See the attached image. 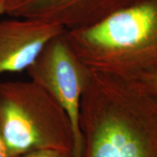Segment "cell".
Returning <instances> with one entry per match:
<instances>
[{"mask_svg": "<svg viewBox=\"0 0 157 157\" xmlns=\"http://www.w3.org/2000/svg\"><path fill=\"white\" fill-rule=\"evenodd\" d=\"M79 128L80 157H157V100L131 78L90 70Z\"/></svg>", "mask_w": 157, "mask_h": 157, "instance_id": "cell-1", "label": "cell"}, {"mask_svg": "<svg viewBox=\"0 0 157 157\" xmlns=\"http://www.w3.org/2000/svg\"><path fill=\"white\" fill-rule=\"evenodd\" d=\"M64 37L90 70L124 78L157 70V0H137Z\"/></svg>", "mask_w": 157, "mask_h": 157, "instance_id": "cell-2", "label": "cell"}, {"mask_svg": "<svg viewBox=\"0 0 157 157\" xmlns=\"http://www.w3.org/2000/svg\"><path fill=\"white\" fill-rule=\"evenodd\" d=\"M0 131L9 157L41 149L74 152L67 113L32 79L0 82Z\"/></svg>", "mask_w": 157, "mask_h": 157, "instance_id": "cell-3", "label": "cell"}, {"mask_svg": "<svg viewBox=\"0 0 157 157\" xmlns=\"http://www.w3.org/2000/svg\"><path fill=\"white\" fill-rule=\"evenodd\" d=\"M26 72L67 113L74 136V155L80 157L79 111L90 70L75 55L63 33L46 43Z\"/></svg>", "mask_w": 157, "mask_h": 157, "instance_id": "cell-4", "label": "cell"}, {"mask_svg": "<svg viewBox=\"0 0 157 157\" xmlns=\"http://www.w3.org/2000/svg\"><path fill=\"white\" fill-rule=\"evenodd\" d=\"M137 0H8L6 14L54 23L66 31L93 25Z\"/></svg>", "mask_w": 157, "mask_h": 157, "instance_id": "cell-5", "label": "cell"}, {"mask_svg": "<svg viewBox=\"0 0 157 157\" xmlns=\"http://www.w3.org/2000/svg\"><path fill=\"white\" fill-rule=\"evenodd\" d=\"M65 32L59 25L39 19L0 20V75L26 71L46 43Z\"/></svg>", "mask_w": 157, "mask_h": 157, "instance_id": "cell-6", "label": "cell"}, {"mask_svg": "<svg viewBox=\"0 0 157 157\" xmlns=\"http://www.w3.org/2000/svg\"><path fill=\"white\" fill-rule=\"evenodd\" d=\"M128 78L134 80L143 91L157 100V70L139 73Z\"/></svg>", "mask_w": 157, "mask_h": 157, "instance_id": "cell-7", "label": "cell"}, {"mask_svg": "<svg viewBox=\"0 0 157 157\" xmlns=\"http://www.w3.org/2000/svg\"><path fill=\"white\" fill-rule=\"evenodd\" d=\"M17 157H75L73 150L41 149L30 152Z\"/></svg>", "mask_w": 157, "mask_h": 157, "instance_id": "cell-8", "label": "cell"}, {"mask_svg": "<svg viewBox=\"0 0 157 157\" xmlns=\"http://www.w3.org/2000/svg\"><path fill=\"white\" fill-rule=\"evenodd\" d=\"M0 157H9L6 142H5L4 138L2 136L1 131H0Z\"/></svg>", "mask_w": 157, "mask_h": 157, "instance_id": "cell-9", "label": "cell"}, {"mask_svg": "<svg viewBox=\"0 0 157 157\" xmlns=\"http://www.w3.org/2000/svg\"><path fill=\"white\" fill-rule=\"evenodd\" d=\"M7 2L8 0H0V16L6 12Z\"/></svg>", "mask_w": 157, "mask_h": 157, "instance_id": "cell-10", "label": "cell"}]
</instances>
